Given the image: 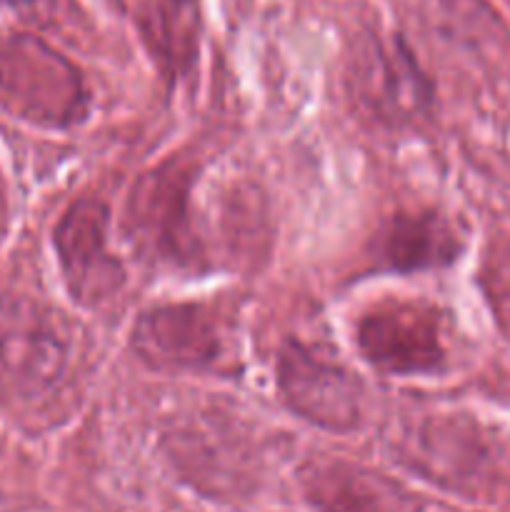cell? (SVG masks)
Listing matches in <instances>:
<instances>
[{
  "label": "cell",
  "mask_w": 510,
  "mask_h": 512,
  "mask_svg": "<svg viewBox=\"0 0 510 512\" xmlns=\"http://www.w3.org/2000/svg\"><path fill=\"white\" fill-rule=\"evenodd\" d=\"M73 358V330L58 310L28 295H0V395L20 405L53 398Z\"/></svg>",
  "instance_id": "6da1fadb"
},
{
  "label": "cell",
  "mask_w": 510,
  "mask_h": 512,
  "mask_svg": "<svg viewBox=\"0 0 510 512\" xmlns=\"http://www.w3.org/2000/svg\"><path fill=\"white\" fill-rule=\"evenodd\" d=\"M0 110L35 128H73L88 113L83 73L35 35H5L0 38Z\"/></svg>",
  "instance_id": "7a4b0ae2"
},
{
  "label": "cell",
  "mask_w": 510,
  "mask_h": 512,
  "mask_svg": "<svg viewBox=\"0 0 510 512\" xmlns=\"http://www.w3.org/2000/svg\"><path fill=\"white\" fill-rule=\"evenodd\" d=\"M390 443L405 468L450 493L475 495L498 475V445L465 415H413L395 428Z\"/></svg>",
  "instance_id": "3957f363"
},
{
  "label": "cell",
  "mask_w": 510,
  "mask_h": 512,
  "mask_svg": "<svg viewBox=\"0 0 510 512\" xmlns=\"http://www.w3.org/2000/svg\"><path fill=\"white\" fill-rule=\"evenodd\" d=\"M193 180L185 160H168L133 185L123 228L140 260L160 268H195L203 260L190 215Z\"/></svg>",
  "instance_id": "277c9868"
},
{
  "label": "cell",
  "mask_w": 510,
  "mask_h": 512,
  "mask_svg": "<svg viewBox=\"0 0 510 512\" xmlns=\"http://www.w3.org/2000/svg\"><path fill=\"white\" fill-rule=\"evenodd\" d=\"M130 343L163 373H215L235 353L233 325L210 303L153 305L135 320Z\"/></svg>",
  "instance_id": "5b68a950"
},
{
  "label": "cell",
  "mask_w": 510,
  "mask_h": 512,
  "mask_svg": "<svg viewBox=\"0 0 510 512\" xmlns=\"http://www.w3.org/2000/svg\"><path fill=\"white\" fill-rule=\"evenodd\" d=\"M275 383L285 405L315 428L350 433L363 423L368 405L363 380L313 345L288 340L278 353Z\"/></svg>",
  "instance_id": "8992f818"
},
{
  "label": "cell",
  "mask_w": 510,
  "mask_h": 512,
  "mask_svg": "<svg viewBox=\"0 0 510 512\" xmlns=\"http://www.w3.org/2000/svg\"><path fill=\"white\" fill-rule=\"evenodd\" d=\"M350 88L360 108L388 128H408L433 108V83L400 35H368L350 63Z\"/></svg>",
  "instance_id": "52a82bcc"
},
{
  "label": "cell",
  "mask_w": 510,
  "mask_h": 512,
  "mask_svg": "<svg viewBox=\"0 0 510 512\" xmlns=\"http://www.w3.org/2000/svg\"><path fill=\"white\" fill-rule=\"evenodd\" d=\"M360 355L380 373L428 375L445 365L443 320L420 300H383L355 325Z\"/></svg>",
  "instance_id": "ba28073f"
},
{
  "label": "cell",
  "mask_w": 510,
  "mask_h": 512,
  "mask_svg": "<svg viewBox=\"0 0 510 512\" xmlns=\"http://www.w3.org/2000/svg\"><path fill=\"white\" fill-rule=\"evenodd\" d=\"M110 210L98 198L68 205L53 230L55 255L65 288L75 303L100 308L125 285V265L108 245Z\"/></svg>",
  "instance_id": "9c48e42d"
},
{
  "label": "cell",
  "mask_w": 510,
  "mask_h": 512,
  "mask_svg": "<svg viewBox=\"0 0 510 512\" xmlns=\"http://www.w3.org/2000/svg\"><path fill=\"white\" fill-rule=\"evenodd\" d=\"M315 512H425V503L388 475L350 460H310L298 475Z\"/></svg>",
  "instance_id": "30bf717a"
},
{
  "label": "cell",
  "mask_w": 510,
  "mask_h": 512,
  "mask_svg": "<svg viewBox=\"0 0 510 512\" xmlns=\"http://www.w3.org/2000/svg\"><path fill=\"white\" fill-rule=\"evenodd\" d=\"M380 258L398 273L445 268L460 255V238L440 213H400L380 235Z\"/></svg>",
  "instance_id": "8fae6325"
},
{
  "label": "cell",
  "mask_w": 510,
  "mask_h": 512,
  "mask_svg": "<svg viewBox=\"0 0 510 512\" xmlns=\"http://www.w3.org/2000/svg\"><path fill=\"white\" fill-rule=\"evenodd\" d=\"M420 28L450 48L483 53L498 48L505 33L485 0H405Z\"/></svg>",
  "instance_id": "7c38bea8"
},
{
  "label": "cell",
  "mask_w": 510,
  "mask_h": 512,
  "mask_svg": "<svg viewBox=\"0 0 510 512\" xmlns=\"http://www.w3.org/2000/svg\"><path fill=\"white\" fill-rule=\"evenodd\" d=\"M10 228V198H8V185H5L3 173H0V243L8 235Z\"/></svg>",
  "instance_id": "4fadbf2b"
},
{
  "label": "cell",
  "mask_w": 510,
  "mask_h": 512,
  "mask_svg": "<svg viewBox=\"0 0 510 512\" xmlns=\"http://www.w3.org/2000/svg\"><path fill=\"white\" fill-rule=\"evenodd\" d=\"M0 512H40V510H35L33 505L15 503V500H0Z\"/></svg>",
  "instance_id": "5bb4252c"
},
{
  "label": "cell",
  "mask_w": 510,
  "mask_h": 512,
  "mask_svg": "<svg viewBox=\"0 0 510 512\" xmlns=\"http://www.w3.org/2000/svg\"><path fill=\"white\" fill-rule=\"evenodd\" d=\"M5 3H28V0H5Z\"/></svg>",
  "instance_id": "9a60e30c"
}]
</instances>
